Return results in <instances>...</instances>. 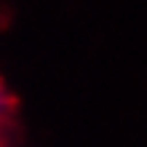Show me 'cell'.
<instances>
[{
	"instance_id": "cell-1",
	"label": "cell",
	"mask_w": 147,
	"mask_h": 147,
	"mask_svg": "<svg viewBox=\"0 0 147 147\" xmlns=\"http://www.w3.org/2000/svg\"><path fill=\"white\" fill-rule=\"evenodd\" d=\"M5 107H8V105H5V96H3V88H0V118H3V112H5Z\"/></svg>"
}]
</instances>
